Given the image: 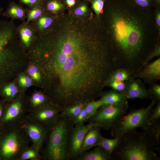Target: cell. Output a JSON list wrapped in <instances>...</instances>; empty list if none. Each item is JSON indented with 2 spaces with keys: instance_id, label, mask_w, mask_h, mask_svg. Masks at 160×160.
I'll list each match as a JSON object with an SVG mask.
<instances>
[{
  "instance_id": "2e32d148",
  "label": "cell",
  "mask_w": 160,
  "mask_h": 160,
  "mask_svg": "<svg viewBox=\"0 0 160 160\" xmlns=\"http://www.w3.org/2000/svg\"><path fill=\"white\" fill-rule=\"evenodd\" d=\"M95 147L93 150L84 152L77 160H111V155L102 147Z\"/></svg>"
},
{
  "instance_id": "7dc6e473",
  "label": "cell",
  "mask_w": 160,
  "mask_h": 160,
  "mask_svg": "<svg viewBox=\"0 0 160 160\" xmlns=\"http://www.w3.org/2000/svg\"><path fill=\"white\" fill-rule=\"evenodd\" d=\"M88 0V1H90V0Z\"/></svg>"
},
{
  "instance_id": "44dd1931",
  "label": "cell",
  "mask_w": 160,
  "mask_h": 160,
  "mask_svg": "<svg viewBox=\"0 0 160 160\" xmlns=\"http://www.w3.org/2000/svg\"><path fill=\"white\" fill-rule=\"evenodd\" d=\"M47 100L48 98L43 94L39 92L34 93L29 100L31 108L29 111L36 110L47 104Z\"/></svg>"
},
{
  "instance_id": "cb8c5ba5",
  "label": "cell",
  "mask_w": 160,
  "mask_h": 160,
  "mask_svg": "<svg viewBox=\"0 0 160 160\" xmlns=\"http://www.w3.org/2000/svg\"><path fill=\"white\" fill-rule=\"evenodd\" d=\"M24 10L16 3H12L9 5L6 12V15L11 18L20 19L25 17Z\"/></svg>"
},
{
  "instance_id": "8d00e7d4",
  "label": "cell",
  "mask_w": 160,
  "mask_h": 160,
  "mask_svg": "<svg viewBox=\"0 0 160 160\" xmlns=\"http://www.w3.org/2000/svg\"><path fill=\"white\" fill-rule=\"evenodd\" d=\"M19 1L22 4L33 7L39 5L42 6L44 0H19Z\"/></svg>"
},
{
  "instance_id": "60d3db41",
  "label": "cell",
  "mask_w": 160,
  "mask_h": 160,
  "mask_svg": "<svg viewBox=\"0 0 160 160\" xmlns=\"http://www.w3.org/2000/svg\"><path fill=\"white\" fill-rule=\"evenodd\" d=\"M135 2L136 6L139 7L147 8L150 4V0H135Z\"/></svg>"
},
{
  "instance_id": "ba28073f",
  "label": "cell",
  "mask_w": 160,
  "mask_h": 160,
  "mask_svg": "<svg viewBox=\"0 0 160 160\" xmlns=\"http://www.w3.org/2000/svg\"><path fill=\"white\" fill-rule=\"evenodd\" d=\"M19 123L29 138L32 144L40 151L51 130L27 115Z\"/></svg>"
},
{
  "instance_id": "e575fe53",
  "label": "cell",
  "mask_w": 160,
  "mask_h": 160,
  "mask_svg": "<svg viewBox=\"0 0 160 160\" xmlns=\"http://www.w3.org/2000/svg\"><path fill=\"white\" fill-rule=\"evenodd\" d=\"M160 55V46L159 43L150 52L144 61L142 68L155 57H159ZM141 70V69H140Z\"/></svg>"
},
{
  "instance_id": "f1b7e54d",
  "label": "cell",
  "mask_w": 160,
  "mask_h": 160,
  "mask_svg": "<svg viewBox=\"0 0 160 160\" xmlns=\"http://www.w3.org/2000/svg\"><path fill=\"white\" fill-rule=\"evenodd\" d=\"M53 19L50 17L42 16L39 17L36 24V28L39 30H42L48 28L52 23Z\"/></svg>"
},
{
  "instance_id": "83f0119b",
  "label": "cell",
  "mask_w": 160,
  "mask_h": 160,
  "mask_svg": "<svg viewBox=\"0 0 160 160\" xmlns=\"http://www.w3.org/2000/svg\"><path fill=\"white\" fill-rule=\"evenodd\" d=\"M149 88L148 89L149 98L153 99L156 104L160 103V85L154 82L149 84Z\"/></svg>"
},
{
  "instance_id": "5b68a950",
  "label": "cell",
  "mask_w": 160,
  "mask_h": 160,
  "mask_svg": "<svg viewBox=\"0 0 160 160\" xmlns=\"http://www.w3.org/2000/svg\"><path fill=\"white\" fill-rule=\"evenodd\" d=\"M31 142L19 123L0 125V160H17Z\"/></svg>"
},
{
  "instance_id": "7bdbcfd3",
  "label": "cell",
  "mask_w": 160,
  "mask_h": 160,
  "mask_svg": "<svg viewBox=\"0 0 160 160\" xmlns=\"http://www.w3.org/2000/svg\"><path fill=\"white\" fill-rule=\"evenodd\" d=\"M155 22L156 27L159 31L160 28V11L157 10L155 12Z\"/></svg>"
},
{
  "instance_id": "1f68e13d",
  "label": "cell",
  "mask_w": 160,
  "mask_h": 160,
  "mask_svg": "<svg viewBox=\"0 0 160 160\" xmlns=\"http://www.w3.org/2000/svg\"><path fill=\"white\" fill-rule=\"evenodd\" d=\"M90 1H91L92 8L99 20L100 15L103 13L105 0H90Z\"/></svg>"
},
{
  "instance_id": "ac0fdd59",
  "label": "cell",
  "mask_w": 160,
  "mask_h": 160,
  "mask_svg": "<svg viewBox=\"0 0 160 160\" xmlns=\"http://www.w3.org/2000/svg\"><path fill=\"white\" fill-rule=\"evenodd\" d=\"M141 128L151 139L155 146L159 148L160 138V120L153 123H146Z\"/></svg>"
},
{
  "instance_id": "4316f807",
  "label": "cell",
  "mask_w": 160,
  "mask_h": 160,
  "mask_svg": "<svg viewBox=\"0 0 160 160\" xmlns=\"http://www.w3.org/2000/svg\"><path fill=\"white\" fill-rule=\"evenodd\" d=\"M102 105L100 100H90L85 104V108L86 113V121L92 116L97 110Z\"/></svg>"
},
{
  "instance_id": "8992f818",
  "label": "cell",
  "mask_w": 160,
  "mask_h": 160,
  "mask_svg": "<svg viewBox=\"0 0 160 160\" xmlns=\"http://www.w3.org/2000/svg\"><path fill=\"white\" fill-rule=\"evenodd\" d=\"M128 107L127 100L119 104L101 106L88 121L93 126L111 130L126 114Z\"/></svg>"
},
{
  "instance_id": "8fae6325",
  "label": "cell",
  "mask_w": 160,
  "mask_h": 160,
  "mask_svg": "<svg viewBox=\"0 0 160 160\" xmlns=\"http://www.w3.org/2000/svg\"><path fill=\"white\" fill-rule=\"evenodd\" d=\"M18 37L17 29L13 22L0 20V63L9 55L8 45Z\"/></svg>"
},
{
  "instance_id": "7c38bea8",
  "label": "cell",
  "mask_w": 160,
  "mask_h": 160,
  "mask_svg": "<svg viewBox=\"0 0 160 160\" xmlns=\"http://www.w3.org/2000/svg\"><path fill=\"white\" fill-rule=\"evenodd\" d=\"M29 109L21 99H16L9 104H7L0 125L19 123L27 114Z\"/></svg>"
},
{
  "instance_id": "4fadbf2b",
  "label": "cell",
  "mask_w": 160,
  "mask_h": 160,
  "mask_svg": "<svg viewBox=\"0 0 160 160\" xmlns=\"http://www.w3.org/2000/svg\"><path fill=\"white\" fill-rule=\"evenodd\" d=\"M125 82L126 87L123 94L127 100L149 98L148 90L140 79L132 76Z\"/></svg>"
},
{
  "instance_id": "f546056e",
  "label": "cell",
  "mask_w": 160,
  "mask_h": 160,
  "mask_svg": "<svg viewBox=\"0 0 160 160\" xmlns=\"http://www.w3.org/2000/svg\"><path fill=\"white\" fill-rule=\"evenodd\" d=\"M42 6L39 5L33 7L30 10L28 14L26 23L37 19L40 17L42 14Z\"/></svg>"
},
{
  "instance_id": "74e56055",
  "label": "cell",
  "mask_w": 160,
  "mask_h": 160,
  "mask_svg": "<svg viewBox=\"0 0 160 160\" xmlns=\"http://www.w3.org/2000/svg\"><path fill=\"white\" fill-rule=\"evenodd\" d=\"M28 73L35 80H38L40 78V75L37 68L35 66H31L28 69Z\"/></svg>"
},
{
  "instance_id": "9a60e30c",
  "label": "cell",
  "mask_w": 160,
  "mask_h": 160,
  "mask_svg": "<svg viewBox=\"0 0 160 160\" xmlns=\"http://www.w3.org/2000/svg\"><path fill=\"white\" fill-rule=\"evenodd\" d=\"M101 128L100 127L93 126L89 129L85 136L82 145V150L84 153L97 145L103 136L101 133Z\"/></svg>"
},
{
  "instance_id": "9c48e42d",
  "label": "cell",
  "mask_w": 160,
  "mask_h": 160,
  "mask_svg": "<svg viewBox=\"0 0 160 160\" xmlns=\"http://www.w3.org/2000/svg\"><path fill=\"white\" fill-rule=\"evenodd\" d=\"M62 108L56 104H47L26 115L51 130L57 121Z\"/></svg>"
},
{
  "instance_id": "4dcf8cb0",
  "label": "cell",
  "mask_w": 160,
  "mask_h": 160,
  "mask_svg": "<svg viewBox=\"0 0 160 160\" xmlns=\"http://www.w3.org/2000/svg\"><path fill=\"white\" fill-rule=\"evenodd\" d=\"M64 5L58 0H49L46 4V7L49 11L56 13L62 9Z\"/></svg>"
},
{
  "instance_id": "ee69618b",
  "label": "cell",
  "mask_w": 160,
  "mask_h": 160,
  "mask_svg": "<svg viewBox=\"0 0 160 160\" xmlns=\"http://www.w3.org/2000/svg\"><path fill=\"white\" fill-rule=\"evenodd\" d=\"M66 4L69 7L74 6L76 3L75 0H65Z\"/></svg>"
},
{
  "instance_id": "484cf974",
  "label": "cell",
  "mask_w": 160,
  "mask_h": 160,
  "mask_svg": "<svg viewBox=\"0 0 160 160\" xmlns=\"http://www.w3.org/2000/svg\"><path fill=\"white\" fill-rule=\"evenodd\" d=\"M119 138L116 137L109 139L106 138L102 136L97 145L101 146L111 155L117 145Z\"/></svg>"
},
{
  "instance_id": "30bf717a",
  "label": "cell",
  "mask_w": 160,
  "mask_h": 160,
  "mask_svg": "<svg viewBox=\"0 0 160 160\" xmlns=\"http://www.w3.org/2000/svg\"><path fill=\"white\" fill-rule=\"evenodd\" d=\"M92 126L90 124H75L72 131L69 141L68 160H77L84 153L81 147L85 135Z\"/></svg>"
},
{
  "instance_id": "d6986e66",
  "label": "cell",
  "mask_w": 160,
  "mask_h": 160,
  "mask_svg": "<svg viewBox=\"0 0 160 160\" xmlns=\"http://www.w3.org/2000/svg\"><path fill=\"white\" fill-rule=\"evenodd\" d=\"M40 160L42 157L40 150L31 144L26 148L22 152L17 160Z\"/></svg>"
},
{
  "instance_id": "b9f144b4",
  "label": "cell",
  "mask_w": 160,
  "mask_h": 160,
  "mask_svg": "<svg viewBox=\"0 0 160 160\" xmlns=\"http://www.w3.org/2000/svg\"><path fill=\"white\" fill-rule=\"evenodd\" d=\"M7 104L4 99L0 100V124L4 115Z\"/></svg>"
},
{
  "instance_id": "ffe728a7",
  "label": "cell",
  "mask_w": 160,
  "mask_h": 160,
  "mask_svg": "<svg viewBox=\"0 0 160 160\" xmlns=\"http://www.w3.org/2000/svg\"><path fill=\"white\" fill-rule=\"evenodd\" d=\"M18 32L22 42L27 46L29 44L33 39L36 37L32 28L27 25L20 26L18 29Z\"/></svg>"
},
{
  "instance_id": "52a82bcc",
  "label": "cell",
  "mask_w": 160,
  "mask_h": 160,
  "mask_svg": "<svg viewBox=\"0 0 160 160\" xmlns=\"http://www.w3.org/2000/svg\"><path fill=\"white\" fill-rule=\"evenodd\" d=\"M150 104L145 108L134 109L124 115L118 124L111 130V135L114 137H119L123 134L142 128L145 124L152 110L156 104L151 99Z\"/></svg>"
},
{
  "instance_id": "7402d4cb",
  "label": "cell",
  "mask_w": 160,
  "mask_h": 160,
  "mask_svg": "<svg viewBox=\"0 0 160 160\" xmlns=\"http://www.w3.org/2000/svg\"><path fill=\"white\" fill-rule=\"evenodd\" d=\"M132 76L130 72L125 69H116L112 71L109 74L106 83L108 82L114 80L125 81Z\"/></svg>"
},
{
  "instance_id": "d4e9b609",
  "label": "cell",
  "mask_w": 160,
  "mask_h": 160,
  "mask_svg": "<svg viewBox=\"0 0 160 160\" xmlns=\"http://www.w3.org/2000/svg\"><path fill=\"white\" fill-rule=\"evenodd\" d=\"M18 92L16 87L13 84L5 86L0 90V95L4 98L6 102L11 101Z\"/></svg>"
},
{
  "instance_id": "836d02e7",
  "label": "cell",
  "mask_w": 160,
  "mask_h": 160,
  "mask_svg": "<svg viewBox=\"0 0 160 160\" xmlns=\"http://www.w3.org/2000/svg\"><path fill=\"white\" fill-rule=\"evenodd\" d=\"M156 104L150 113L146 123H153L160 120V103Z\"/></svg>"
},
{
  "instance_id": "277c9868",
  "label": "cell",
  "mask_w": 160,
  "mask_h": 160,
  "mask_svg": "<svg viewBox=\"0 0 160 160\" xmlns=\"http://www.w3.org/2000/svg\"><path fill=\"white\" fill-rule=\"evenodd\" d=\"M74 125L69 117L59 115L40 151L42 160H68L70 139Z\"/></svg>"
},
{
  "instance_id": "603a6c76",
  "label": "cell",
  "mask_w": 160,
  "mask_h": 160,
  "mask_svg": "<svg viewBox=\"0 0 160 160\" xmlns=\"http://www.w3.org/2000/svg\"><path fill=\"white\" fill-rule=\"evenodd\" d=\"M86 103H77L63 108L60 111L59 115L66 116L73 120L78 115L81 108Z\"/></svg>"
},
{
  "instance_id": "7a4b0ae2",
  "label": "cell",
  "mask_w": 160,
  "mask_h": 160,
  "mask_svg": "<svg viewBox=\"0 0 160 160\" xmlns=\"http://www.w3.org/2000/svg\"><path fill=\"white\" fill-rule=\"evenodd\" d=\"M107 37L115 68L133 76L159 43L155 12L124 0H112L106 11Z\"/></svg>"
},
{
  "instance_id": "ab89813d",
  "label": "cell",
  "mask_w": 160,
  "mask_h": 160,
  "mask_svg": "<svg viewBox=\"0 0 160 160\" xmlns=\"http://www.w3.org/2000/svg\"><path fill=\"white\" fill-rule=\"evenodd\" d=\"M87 5L84 3H82L75 9L74 12L76 15H82L87 12Z\"/></svg>"
},
{
  "instance_id": "3957f363",
  "label": "cell",
  "mask_w": 160,
  "mask_h": 160,
  "mask_svg": "<svg viewBox=\"0 0 160 160\" xmlns=\"http://www.w3.org/2000/svg\"><path fill=\"white\" fill-rule=\"evenodd\" d=\"M155 146L145 132L134 129L119 137L111 154V160H159Z\"/></svg>"
},
{
  "instance_id": "bcb514c9",
  "label": "cell",
  "mask_w": 160,
  "mask_h": 160,
  "mask_svg": "<svg viewBox=\"0 0 160 160\" xmlns=\"http://www.w3.org/2000/svg\"><path fill=\"white\" fill-rule=\"evenodd\" d=\"M1 11H1V9H0V14L1 13Z\"/></svg>"
},
{
  "instance_id": "e0dca14e",
  "label": "cell",
  "mask_w": 160,
  "mask_h": 160,
  "mask_svg": "<svg viewBox=\"0 0 160 160\" xmlns=\"http://www.w3.org/2000/svg\"><path fill=\"white\" fill-rule=\"evenodd\" d=\"M100 96L102 106L119 104L127 100L123 93L113 90L103 93Z\"/></svg>"
},
{
  "instance_id": "f35d334b",
  "label": "cell",
  "mask_w": 160,
  "mask_h": 160,
  "mask_svg": "<svg viewBox=\"0 0 160 160\" xmlns=\"http://www.w3.org/2000/svg\"><path fill=\"white\" fill-rule=\"evenodd\" d=\"M19 82L21 86L25 87H29L32 84V81L31 78L24 76H20L19 79Z\"/></svg>"
},
{
  "instance_id": "5bb4252c",
  "label": "cell",
  "mask_w": 160,
  "mask_h": 160,
  "mask_svg": "<svg viewBox=\"0 0 160 160\" xmlns=\"http://www.w3.org/2000/svg\"><path fill=\"white\" fill-rule=\"evenodd\" d=\"M133 77L143 79L149 84L160 79V58L149 63L143 67Z\"/></svg>"
},
{
  "instance_id": "6da1fadb",
  "label": "cell",
  "mask_w": 160,
  "mask_h": 160,
  "mask_svg": "<svg viewBox=\"0 0 160 160\" xmlns=\"http://www.w3.org/2000/svg\"><path fill=\"white\" fill-rule=\"evenodd\" d=\"M51 37L56 44V57L64 87L62 96L74 98L105 84L113 67L107 40L100 33L79 21L69 20Z\"/></svg>"
},
{
  "instance_id": "d590c367",
  "label": "cell",
  "mask_w": 160,
  "mask_h": 160,
  "mask_svg": "<svg viewBox=\"0 0 160 160\" xmlns=\"http://www.w3.org/2000/svg\"><path fill=\"white\" fill-rule=\"evenodd\" d=\"M85 104L82 107L78 115L72 120L75 124H84V123L87 122L86 120V113L85 108Z\"/></svg>"
},
{
  "instance_id": "f6af8a7d",
  "label": "cell",
  "mask_w": 160,
  "mask_h": 160,
  "mask_svg": "<svg viewBox=\"0 0 160 160\" xmlns=\"http://www.w3.org/2000/svg\"><path fill=\"white\" fill-rule=\"evenodd\" d=\"M155 2L158 5L160 4V0H154Z\"/></svg>"
},
{
  "instance_id": "d6a6232c",
  "label": "cell",
  "mask_w": 160,
  "mask_h": 160,
  "mask_svg": "<svg viewBox=\"0 0 160 160\" xmlns=\"http://www.w3.org/2000/svg\"><path fill=\"white\" fill-rule=\"evenodd\" d=\"M106 85L111 87L113 90L122 93L124 92L126 87L125 81L117 80L108 82Z\"/></svg>"
}]
</instances>
